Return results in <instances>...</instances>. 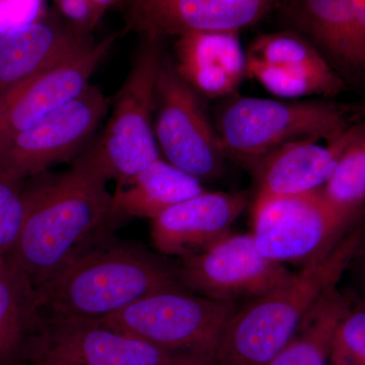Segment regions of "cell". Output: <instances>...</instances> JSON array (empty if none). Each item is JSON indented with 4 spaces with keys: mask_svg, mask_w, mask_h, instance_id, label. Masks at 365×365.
Segmentation results:
<instances>
[{
    "mask_svg": "<svg viewBox=\"0 0 365 365\" xmlns=\"http://www.w3.org/2000/svg\"><path fill=\"white\" fill-rule=\"evenodd\" d=\"M109 179L86 148L71 170L24 190L25 215L4 258L35 289L113 220Z\"/></svg>",
    "mask_w": 365,
    "mask_h": 365,
    "instance_id": "cell-1",
    "label": "cell"
},
{
    "mask_svg": "<svg viewBox=\"0 0 365 365\" xmlns=\"http://www.w3.org/2000/svg\"><path fill=\"white\" fill-rule=\"evenodd\" d=\"M173 288H185L177 266L135 245L97 239L37 285L35 294L43 314L101 319Z\"/></svg>",
    "mask_w": 365,
    "mask_h": 365,
    "instance_id": "cell-2",
    "label": "cell"
},
{
    "mask_svg": "<svg viewBox=\"0 0 365 365\" xmlns=\"http://www.w3.org/2000/svg\"><path fill=\"white\" fill-rule=\"evenodd\" d=\"M364 240L365 225L360 220L284 285L235 309L223 330L212 365L268 364L292 339L317 300L337 287Z\"/></svg>",
    "mask_w": 365,
    "mask_h": 365,
    "instance_id": "cell-3",
    "label": "cell"
},
{
    "mask_svg": "<svg viewBox=\"0 0 365 365\" xmlns=\"http://www.w3.org/2000/svg\"><path fill=\"white\" fill-rule=\"evenodd\" d=\"M362 116L359 108L334 103L235 98L220 110L216 131L225 155L253 167L284 144L333 135Z\"/></svg>",
    "mask_w": 365,
    "mask_h": 365,
    "instance_id": "cell-4",
    "label": "cell"
},
{
    "mask_svg": "<svg viewBox=\"0 0 365 365\" xmlns=\"http://www.w3.org/2000/svg\"><path fill=\"white\" fill-rule=\"evenodd\" d=\"M237 309L186 288L160 290L100 321L170 353L212 365L218 343Z\"/></svg>",
    "mask_w": 365,
    "mask_h": 365,
    "instance_id": "cell-5",
    "label": "cell"
},
{
    "mask_svg": "<svg viewBox=\"0 0 365 365\" xmlns=\"http://www.w3.org/2000/svg\"><path fill=\"white\" fill-rule=\"evenodd\" d=\"M162 40L143 38L140 49L115 98L104 133L90 150L116 189L160 158L155 134V86L163 60Z\"/></svg>",
    "mask_w": 365,
    "mask_h": 365,
    "instance_id": "cell-6",
    "label": "cell"
},
{
    "mask_svg": "<svg viewBox=\"0 0 365 365\" xmlns=\"http://www.w3.org/2000/svg\"><path fill=\"white\" fill-rule=\"evenodd\" d=\"M361 218L336 208L322 190L255 199L252 235L266 258L302 267L335 246Z\"/></svg>",
    "mask_w": 365,
    "mask_h": 365,
    "instance_id": "cell-7",
    "label": "cell"
},
{
    "mask_svg": "<svg viewBox=\"0 0 365 365\" xmlns=\"http://www.w3.org/2000/svg\"><path fill=\"white\" fill-rule=\"evenodd\" d=\"M155 134L165 160L200 181L220 177L225 155L197 93L163 57L155 86Z\"/></svg>",
    "mask_w": 365,
    "mask_h": 365,
    "instance_id": "cell-8",
    "label": "cell"
},
{
    "mask_svg": "<svg viewBox=\"0 0 365 365\" xmlns=\"http://www.w3.org/2000/svg\"><path fill=\"white\" fill-rule=\"evenodd\" d=\"M29 359L61 365H203L100 319L43 314L29 348Z\"/></svg>",
    "mask_w": 365,
    "mask_h": 365,
    "instance_id": "cell-9",
    "label": "cell"
},
{
    "mask_svg": "<svg viewBox=\"0 0 365 365\" xmlns=\"http://www.w3.org/2000/svg\"><path fill=\"white\" fill-rule=\"evenodd\" d=\"M109 100L97 86L0 143V174L14 181L38 176L76 157L107 114Z\"/></svg>",
    "mask_w": 365,
    "mask_h": 365,
    "instance_id": "cell-10",
    "label": "cell"
},
{
    "mask_svg": "<svg viewBox=\"0 0 365 365\" xmlns=\"http://www.w3.org/2000/svg\"><path fill=\"white\" fill-rule=\"evenodd\" d=\"M177 269L189 292L235 304L271 294L294 275L282 264L266 258L252 232L230 234L200 253L182 258Z\"/></svg>",
    "mask_w": 365,
    "mask_h": 365,
    "instance_id": "cell-11",
    "label": "cell"
},
{
    "mask_svg": "<svg viewBox=\"0 0 365 365\" xmlns=\"http://www.w3.org/2000/svg\"><path fill=\"white\" fill-rule=\"evenodd\" d=\"M284 0H118L125 28L163 40L190 33L239 32L263 20Z\"/></svg>",
    "mask_w": 365,
    "mask_h": 365,
    "instance_id": "cell-12",
    "label": "cell"
},
{
    "mask_svg": "<svg viewBox=\"0 0 365 365\" xmlns=\"http://www.w3.org/2000/svg\"><path fill=\"white\" fill-rule=\"evenodd\" d=\"M247 60V73L277 97H335L345 88L344 79L318 48L300 34L259 36L252 43Z\"/></svg>",
    "mask_w": 365,
    "mask_h": 365,
    "instance_id": "cell-13",
    "label": "cell"
},
{
    "mask_svg": "<svg viewBox=\"0 0 365 365\" xmlns=\"http://www.w3.org/2000/svg\"><path fill=\"white\" fill-rule=\"evenodd\" d=\"M117 39V34L0 93V143L30 128L81 95Z\"/></svg>",
    "mask_w": 365,
    "mask_h": 365,
    "instance_id": "cell-14",
    "label": "cell"
},
{
    "mask_svg": "<svg viewBox=\"0 0 365 365\" xmlns=\"http://www.w3.org/2000/svg\"><path fill=\"white\" fill-rule=\"evenodd\" d=\"M283 6L341 78H365V0H284Z\"/></svg>",
    "mask_w": 365,
    "mask_h": 365,
    "instance_id": "cell-15",
    "label": "cell"
},
{
    "mask_svg": "<svg viewBox=\"0 0 365 365\" xmlns=\"http://www.w3.org/2000/svg\"><path fill=\"white\" fill-rule=\"evenodd\" d=\"M248 203L244 192L204 191L151 220V241L163 256L182 259L200 253L232 234Z\"/></svg>",
    "mask_w": 365,
    "mask_h": 365,
    "instance_id": "cell-16",
    "label": "cell"
},
{
    "mask_svg": "<svg viewBox=\"0 0 365 365\" xmlns=\"http://www.w3.org/2000/svg\"><path fill=\"white\" fill-rule=\"evenodd\" d=\"M356 124L333 135L284 144L262 158L253 165L255 199L302 195L323 189Z\"/></svg>",
    "mask_w": 365,
    "mask_h": 365,
    "instance_id": "cell-17",
    "label": "cell"
},
{
    "mask_svg": "<svg viewBox=\"0 0 365 365\" xmlns=\"http://www.w3.org/2000/svg\"><path fill=\"white\" fill-rule=\"evenodd\" d=\"M93 42L91 35L48 13L24 28L0 34V93L71 58Z\"/></svg>",
    "mask_w": 365,
    "mask_h": 365,
    "instance_id": "cell-18",
    "label": "cell"
},
{
    "mask_svg": "<svg viewBox=\"0 0 365 365\" xmlns=\"http://www.w3.org/2000/svg\"><path fill=\"white\" fill-rule=\"evenodd\" d=\"M174 67L182 81L207 98L232 95L247 74V54L239 32H199L180 36Z\"/></svg>",
    "mask_w": 365,
    "mask_h": 365,
    "instance_id": "cell-19",
    "label": "cell"
},
{
    "mask_svg": "<svg viewBox=\"0 0 365 365\" xmlns=\"http://www.w3.org/2000/svg\"><path fill=\"white\" fill-rule=\"evenodd\" d=\"M206 191L197 178L158 158L112 194L113 217L153 220L176 204Z\"/></svg>",
    "mask_w": 365,
    "mask_h": 365,
    "instance_id": "cell-20",
    "label": "cell"
},
{
    "mask_svg": "<svg viewBox=\"0 0 365 365\" xmlns=\"http://www.w3.org/2000/svg\"><path fill=\"white\" fill-rule=\"evenodd\" d=\"M42 318L31 283L0 261V365H24Z\"/></svg>",
    "mask_w": 365,
    "mask_h": 365,
    "instance_id": "cell-21",
    "label": "cell"
},
{
    "mask_svg": "<svg viewBox=\"0 0 365 365\" xmlns=\"http://www.w3.org/2000/svg\"><path fill=\"white\" fill-rule=\"evenodd\" d=\"M352 299L332 287L302 319L292 339L266 365H330L336 332Z\"/></svg>",
    "mask_w": 365,
    "mask_h": 365,
    "instance_id": "cell-22",
    "label": "cell"
},
{
    "mask_svg": "<svg viewBox=\"0 0 365 365\" xmlns=\"http://www.w3.org/2000/svg\"><path fill=\"white\" fill-rule=\"evenodd\" d=\"M322 193L336 208L356 217L365 211V120L355 126Z\"/></svg>",
    "mask_w": 365,
    "mask_h": 365,
    "instance_id": "cell-23",
    "label": "cell"
},
{
    "mask_svg": "<svg viewBox=\"0 0 365 365\" xmlns=\"http://www.w3.org/2000/svg\"><path fill=\"white\" fill-rule=\"evenodd\" d=\"M330 365H365V299L352 300L341 319Z\"/></svg>",
    "mask_w": 365,
    "mask_h": 365,
    "instance_id": "cell-24",
    "label": "cell"
},
{
    "mask_svg": "<svg viewBox=\"0 0 365 365\" xmlns=\"http://www.w3.org/2000/svg\"><path fill=\"white\" fill-rule=\"evenodd\" d=\"M25 215L21 182L0 174V261L13 249Z\"/></svg>",
    "mask_w": 365,
    "mask_h": 365,
    "instance_id": "cell-25",
    "label": "cell"
},
{
    "mask_svg": "<svg viewBox=\"0 0 365 365\" xmlns=\"http://www.w3.org/2000/svg\"><path fill=\"white\" fill-rule=\"evenodd\" d=\"M46 14L44 0H0V34L24 28Z\"/></svg>",
    "mask_w": 365,
    "mask_h": 365,
    "instance_id": "cell-26",
    "label": "cell"
},
{
    "mask_svg": "<svg viewBox=\"0 0 365 365\" xmlns=\"http://www.w3.org/2000/svg\"><path fill=\"white\" fill-rule=\"evenodd\" d=\"M64 21L78 32L91 35L106 11L93 0H56Z\"/></svg>",
    "mask_w": 365,
    "mask_h": 365,
    "instance_id": "cell-27",
    "label": "cell"
},
{
    "mask_svg": "<svg viewBox=\"0 0 365 365\" xmlns=\"http://www.w3.org/2000/svg\"><path fill=\"white\" fill-rule=\"evenodd\" d=\"M93 1L98 6L104 9L105 11H107L110 7L116 6L118 0H93Z\"/></svg>",
    "mask_w": 365,
    "mask_h": 365,
    "instance_id": "cell-28",
    "label": "cell"
},
{
    "mask_svg": "<svg viewBox=\"0 0 365 365\" xmlns=\"http://www.w3.org/2000/svg\"><path fill=\"white\" fill-rule=\"evenodd\" d=\"M25 365H61L39 359H29L26 360Z\"/></svg>",
    "mask_w": 365,
    "mask_h": 365,
    "instance_id": "cell-29",
    "label": "cell"
}]
</instances>
